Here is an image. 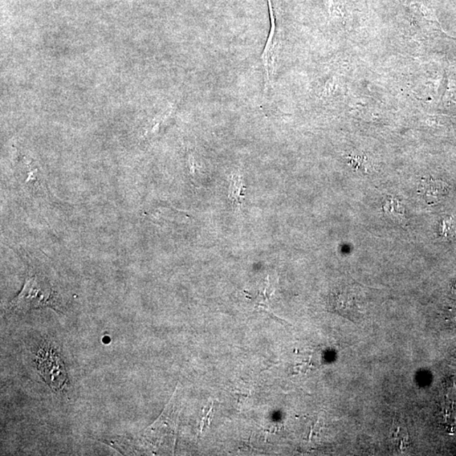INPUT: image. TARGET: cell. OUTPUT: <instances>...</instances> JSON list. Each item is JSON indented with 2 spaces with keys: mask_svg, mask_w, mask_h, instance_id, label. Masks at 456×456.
<instances>
[{
  "mask_svg": "<svg viewBox=\"0 0 456 456\" xmlns=\"http://www.w3.org/2000/svg\"><path fill=\"white\" fill-rule=\"evenodd\" d=\"M267 2L269 12H270L271 29L270 32H269L266 46H264L263 54L262 55L264 90H266V92L272 85L273 78H274L276 71V64H278L280 40H282L278 25V19H276V8L273 6L272 0H267Z\"/></svg>",
  "mask_w": 456,
  "mask_h": 456,
  "instance_id": "1",
  "label": "cell"
},
{
  "mask_svg": "<svg viewBox=\"0 0 456 456\" xmlns=\"http://www.w3.org/2000/svg\"><path fill=\"white\" fill-rule=\"evenodd\" d=\"M52 294L50 286L43 282L38 276H32L26 280L22 291L10 303L13 311L26 312L30 309L47 306Z\"/></svg>",
  "mask_w": 456,
  "mask_h": 456,
  "instance_id": "2",
  "label": "cell"
},
{
  "mask_svg": "<svg viewBox=\"0 0 456 456\" xmlns=\"http://www.w3.org/2000/svg\"><path fill=\"white\" fill-rule=\"evenodd\" d=\"M38 369L48 384L55 390L62 388L66 380V373L57 354L50 350H43L39 354Z\"/></svg>",
  "mask_w": 456,
  "mask_h": 456,
  "instance_id": "3",
  "label": "cell"
},
{
  "mask_svg": "<svg viewBox=\"0 0 456 456\" xmlns=\"http://www.w3.org/2000/svg\"><path fill=\"white\" fill-rule=\"evenodd\" d=\"M420 193L427 203L434 204L445 197L446 185L438 181H426L420 187Z\"/></svg>",
  "mask_w": 456,
  "mask_h": 456,
  "instance_id": "4",
  "label": "cell"
},
{
  "mask_svg": "<svg viewBox=\"0 0 456 456\" xmlns=\"http://www.w3.org/2000/svg\"><path fill=\"white\" fill-rule=\"evenodd\" d=\"M244 188H245V186L243 185L242 173L238 171V172L231 173L228 198H229L236 208H239L242 206Z\"/></svg>",
  "mask_w": 456,
  "mask_h": 456,
  "instance_id": "5",
  "label": "cell"
},
{
  "mask_svg": "<svg viewBox=\"0 0 456 456\" xmlns=\"http://www.w3.org/2000/svg\"><path fill=\"white\" fill-rule=\"evenodd\" d=\"M385 213L394 221L402 222L405 219V209L397 199H392L384 206Z\"/></svg>",
  "mask_w": 456,
  "mask_h": 456,
  "instance_id": "6",
  "label": "cell"
},
{
  "mask_svg": "<svg viewBox=\"0 0 456 456\" xmlns=\"http://www.w3.org/2000/svg\"><path fill=\"white\" fill-rule=\"evenodd\" d=\"M441 231L446 237H451L456 231V221L453 218H448L443 221Z\"/></svg>",
  "mask_w": 456,
  "mask_h": 456,
  "instance_id": "7",
  "label": "cell"
},
{
  "mask_svg": "<svg viewBox=\"0 0 456 456\" xmlns=\"http://www.w3.org/2000/svg\"><path fill=\"white\" fill-rule=\"evenodd\" d=\"M189 166L191 177L194 179L197 178V171L201 170V169H199V165L197 164V162H195V157L192 153L189 155Z\"/></svg>",
  "mask_w": 456,
  "mask_h": 456,
  "instance_id": "8",
  "label": "cell"
}]
</instances>
